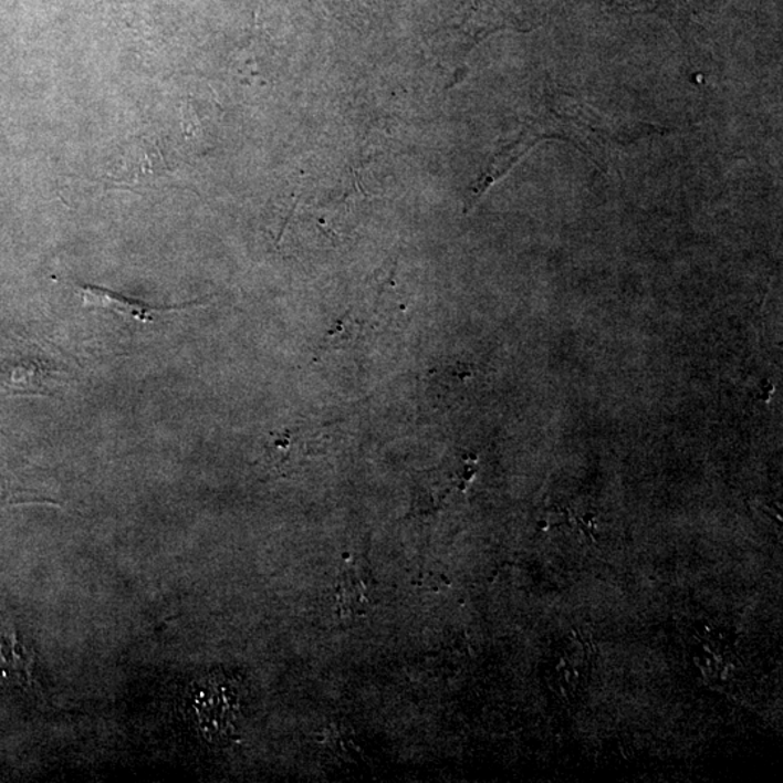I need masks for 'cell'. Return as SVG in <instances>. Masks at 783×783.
Returning a JSON list of instances; mask_svg holds the SVG:
<instances>
[{
  "instance_id": "cell-2",
  "label": "cell",
  "mask_w": 783,
  "mask_h": 783,
  "mask_svg": "<svg viewBox=\"0 0 783 783\" xmlns=\"http://www.w3.org/2000/svg\"><path fill=\"white\" fill-rule=\"evenodd\" d=\"M79 293H81L83 306L102 307V310L115 312V314L124 316V319L139 321L142 324H153L157 316L202 305L200 302H188V304L184 305L153 306L146 304V302L119 295V293L112 292L109 289L93 286V284H81Z\"/></svg>"
},
{
  "instance_id": "cell-3",
  "label": "cell",
  "mask_w": 783,
  "mask_h": 783,
  "mask_svg": "<svg viewBox=\"0 0 783 783\" xmlns=\"http://www.w3.org/2000/svg\"><path fill=\"white\" fill-rule=\"evenodd\" d=\"M375 595V582L370 572L347 566L335 585V603L344 617H358L369 613Z\"/></svg>"
},
{
  "instance_id": "cell-1",
  "label": "cell",
  "mask_w": 783,
  "mask_h": 783,
  "mask_svg": "<svg viewBox=\"0 0 783 783\" xmlns=\"http://www.w3.org/2000/svg\"><path fill=\"white\" fill-rule=\"evenodd\" d=\"M190 711L205 738L230 739L239 727L242 708V683L234 676L211 672L194 683Z\"/></svg>"
}]
</instances>
